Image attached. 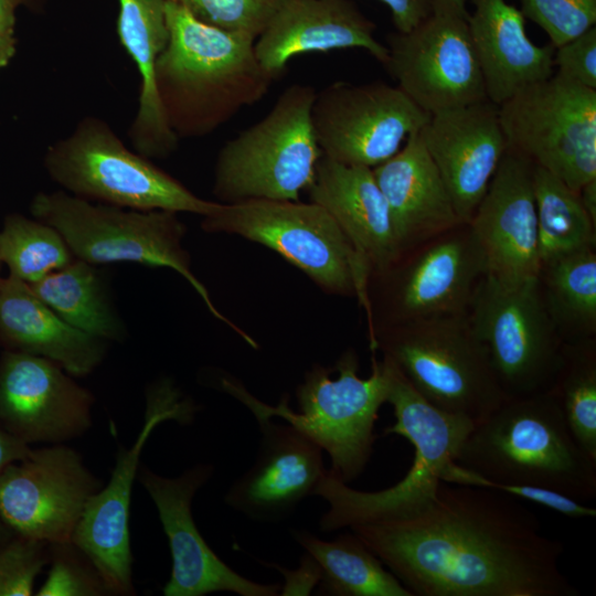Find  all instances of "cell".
<instances>
[{
  "label": "cell",
  "instance_id": "f6af8a7d",
  "mask_svg": "<svg viewBox=\"0 0 596 596\" xmlns=\"http://www.w3.org/2000/svg\"><path fill=\"white\" fill-rule=\"evenodd\" d=\"M578 195L588 216L596 224V179L585 183L579 189Z\"/></svg>",
  "mask_w": 596,
  "mask_h": 596
},
{
  "label": "cell",
  "instance_id": "ffe728a7",
  "mask_svg": "<svg viewBox=\"0 0 596 596\" xmlns=\"http://www.w3.org/2000/svg\"><path fill=\"white\" fill-rule=\"evenodd\" d=\"M533 163L507 148L469 225L487 262V274L517 286L540 270Z\"/></svg>",
  "mask_w": 596,
  "mask_h": 596
},
{
  "label": "cell",
  "instance_id": "30bf717a",
  "mask_svg": "<svg viewBox=\"0 0 596 596\" xmlns=\"http://www.w3.org/2000/svg\"><path fill=\"white\" fill-rule=\"evenodd\" d=\"M316 93L307 84L288 86L260 120L223 145L213 182L220 203L299 201L322 156L311 124Z\"/></svg>",
  "mask_w": 596,
  "mask_h": 596
},
{
  "label": "cell",
  "instance_id": "9c48e42d",
  "mask_svg": "<svg viewBox=\"0 0 596 596\" xmlns=\"http://www.w3.org/2000/svg\"><path fill=\"white\" fill-rule=\"evenodd\" d=\"M210 233L236 234L287 259L324 290L355 295L370 318L372 270L333 217L315 202L249 199L203 216Z\"/></svg>",
  "mask_w": 596,
  "mask_h": 596
},
{
  "label": "cell",
  "instance_id": "b9f144b4",
  "mask_svg": "<svg viewBox=\"0 0 596 596\" xmlns=\"http://www.w3.org/2000/svg\"><path fill=\"white\" fill-rule=\"evenodd\" d=\"M299 570L289 571L276 564H267L277 568L285 576V585L281 587V595H308L313 586L320 581V568L313 558L306 552L302 555Z\"/></svg>",
  "mask_w": 596,
  "mask_h": 596
},
{
  "label": "cell",
  "instance_id": "cb8c5ba5",
  "mask_svg": "<svg viewBox=\"0 0 596 596\" xmlns=\"http://www.w3.org/2000/svg\"><path fill=\"white\" fill-rule=\"evenodd\" d=\"M307 191L310 201L333 217L372 275L385 270L398 258L402 252L389 205L371 168L343 164L321 156Z\"/></svg>",
  "mask_w": 596,
  "mask_h": 596
},
{
  "label": "cell",
  "instance_id": "484cf974",
  "mask_svg": "<svg viewBox=\"0 0 596 596\" xmlns=\"http://www.w3.org/2000/svg\"><path fill=\"white\" fill-rule=\"evenodd\" d=\"M0 347L45 358L78 377L103 362L108 342L68 324L28 284L8 274L0 284Z\"/></svg>",
  "mask_w": 596,
  "mask_h": 596
},
{
  "label": "cell",
  "instance_id": "7a4b0ae2",
  "mask_svg": "<svg viewBox=\"0 0 596 596\" xmlns=\"http://www.w3.org/2000/svg\"><path fill=\"white\" fill-rule=\"evenodd\" d=\"M166 17L169 40L155 65V85L179 140L211 135L277 79L258 61L251 35L203 23L167 0Z\"/></svg>",
  "mask_w": 596,
  "mask_h": 596
},
{
  "label": "cell",
  "instance_id": "ba28073f",
  "mask_svg": "<svg viewBox=\"0 0 596 596\" xmlns=\"http://www.w3.org/2000/svg\"><path fill=\"white\" fill-rule=\"evenodd\" d=\"M43 164L62 190L92 202L201 216L220 205L195 195L148 158L128 149L96 116L83 117L67 136L51 143Z\"/></svg>",
  "mask_w": 596,
  "mask_h": 596
},
{
  "label": "cell",
  "instance_id": "bcb514c9",
  "mask_svg": "<svg viewBox=\"0 0 596 596\" xmlns=\"http://www.w3.org/2000/svg\"><path fill=\"white\" fill-rule=\"evenodd\" d=\"M467 2L468 0H433V11L468 18Z\"/></svg>",
  "mask_w": 596,
  "mask_h": 596
},
{
  "label": "cell",
  "instance_id": "d590c367",
  "mask_svg": "<svg viewBox=\"0 0 596 596\" xmlns=\"http://www.w3.org/2000/svg\"><path fill=\"white\" fill-rule=\"evenodd\" d=\"M203 23L251 35L255 40L285 0H167Z\"/></svg>",
  "mask_w": 596,
  "mask_h": 596
},
{
  "label": "cell",
  "instance_id": "7dc6e473",
  "mask_svg": "<svg viewBox=\"0 0 596 596\" xmlns=\"http://www.w3.org/2000/svg\"><path fill=\"white\" fill-rule=\"evenodd\" d=\"M14 33L0 35V70L4 67L15 53Z\"/></svg>",
  "mask_w": 596,
  "mask_h": 596
},
{
  "label": "cell",
  "instance_id": "f907efd6",
  "mask_svg": "<svg viewBox=\"0 0 596 596\" xmlns=\"http://www.w3.org/2000/svg\"><path fill=\"white\" fill-rule=\"evenodd\" d=\"M1 267H2V264H1V262H0V284H1V280H2V278H3V277L1 276Z\"/></svg>",
  "mask_w": 596,
  "mask_h": 596
},
{
  "label": "cell",
  "instance_id": "74e56055",
  "mask_svg": "<svg viewBox=\"0 0 596 596\" xmlns=\"http://www.w3.org/2000/svg\"><path fill=\"white\" fill-rule=\"evenodd\" d=\"M521 12L544 30L554 46L596 25V0H521Z\"/></svg>",
  "mask_w": 596,
  "mask_h": 596
},
{
  "label": "cell",
  "instance_id": "f546056e",
  "mask_svg": "<svg viewBox=\"0 0 596 596\" xmlns=\"http://www.w3.org/2000/svg\"><path fill=\"white\" fill-rule=\"evenodd\" d=\"M294 539L320 568V594L333 596H413L352 531L331 541L307 530Z\"/></svg>",
  "mask_w": 596,
  "mask_h": 596
},
{
  "label": "cell",
  "instance_id": "8d00e7d4",
  "mask_svg": "<svg viewBox=\"0 0 596 596\" xmlns=\"http://www.w3.org/2000/svg\"><path fill=\"white\" fill-rule=\"evenodd\" d=\"M49 561V543L19 534L0 541V596L33 595L35 579Z\"/></svg>",
  "mask_w": 596,
  "mask_h": 596
},
{
  "label": "cell",
  "instance_id": "5b68a950",
  "mask_svg": "<svg viewBox=\"0 0 596 596\" xmlns=\"http://www.w3.org/2000/svg\"><path fill=\"white\" fill-rule=\"evenodd\" d=\"M359 361L349 350L331 370L313 365L297 386L299 412L288 407L287 398L277 406L263 404L243 387L230 380L223 387L243 402L254 415L280 417L291 424L330 458L328 472L337 480L349 483L355 480L369 464L376 439L374 425L389 392V365L383 358L372 356V372L368 377L358 375Z\"/></svg>",
  "mask_w": 596,
  "mask_h": 596
},
{
  "label": "cell",
  "instance_id": "ab89813d",
  "mask_svg": "<svg viewBox=\"0 0 596 596\" xmlns=\"http://www.w3.org/2000/svg\"><path fill=\"white\" fill-rule=\"evenodd\" d=\"M553 66L557 75L596 89V26L555 46Z\"/></svg>",
  "mask_w": 596,
  "mask_h": 596
},
{
  "label": "cell",
  "instance_id": "7bdbcfd3",
  "mask_svg": "<svg viewBox=\"0 0 596 596\" xmlns=\"http://www.w3.org/2000/svg\"><path fill=\"white\" fill-rule=\"evenodd\" d=\"M31 449L30 445L12 435L0 423V473L9 465L24 459Z\"/></svg>",
  "mask_w": 596,
  "mask_h": 596
},
{
  "label": "cell",
  "instance_id": "7402d4cb",
  "mask_svg": "<svg viewBox=\"0 0 596 596\" xmlns=\"http://www.w3.org/2000/svg\"><path fill=\"white\" fill-rule=\"evenodd\" d=\"M419 135L459 220L469 223L508 148L498 105L486 99L434 114Z\"/></svg>",
  "mask_w": 596,
  "mask_h": 596
},
{
  "label": "cell",
  "instance_id": "f35d334b",
  "mask_svg": "<svg viewBox=\"0 0 596 596\" xmlns=\"http://www.w3.org/2000/svg\"><path fill=\"white\" fill-rule=\"evenodd\" d=\"M441 480L456 485L476 486L502 491L520 500L540 504L572 519L596 517L595 508L558 491L535 486L491 481L460 467L455 461L445 470Z\"/></svg>",
  "mask_w": 596,
  "mask_h": 596
},
{
  "label": "cell",
  "instance_id": "4316f807",
  "mask_svg": "<svg viewBox=\"0 0 596 596\" xmlns=\"http://www.w3.org/2000/svg\"><path fill=\"white\" fill-rule=\"evenodd\" d=\"M470 1L467 24L489 100L500 105L521 87L553 75L555 46L530 40L521 10L505 0Z\"/></svg>",
  "mask_w": 596,
  "mask_h": 596
},
{
  "label": "cell",
  "instance_id": "83f0119b",
  "mask_svg": "<svg viewBox=\"0 0 596 596\" xmlns=\"http://www.w3.org/2000/svg\"><path fill=\"white\" fill-rule=\"evenodd\" d=\"M118 4L117 34L140 75L138 106L128 138L141 156L164 159L179 145L155 85V65L169 40L166 0H118Z\"/></svg>",
  "mask_w": 596,
  "mask_h": 596
},
{
  "label": "cell",
  "instance_id": "4dcf8cb0",
  "mask_svg": "<svg viewBox=\"0 0 596 596\" xmlns=\"http://www.w3.org/2000/svg\"><path fill=\"white\" fill-rule=\"evenodd\" d=\"M538 281L545 309L564 343L596 338V248L542 264Z\"/></svg>",
  "mask_w": 596,
  "mask_h": 596
},
{
  "label": "cell",
  "instance_id": "8fae6325",
  "mask_svg": "<svg viewBox=\"0 0 596 596\" xmlns=\"http://www.w3.org/2000/svg\"><path fill=\"white\" fill-rule=\"evenodd\" d=\"M498 109L509 148L576 192L596 179V89L553 73Z\"/></svg>",
  "mask_w": 596,
  "mask_h": 596
},
{
  "label": "cell",
  "instance_id": "d6986e66",
  "mask_svg": "<svg viewBox=\"0 0 596 596\" xmlns=\"http://www.w3.org/2000/svg\"><path fill=\"white\" fill-rule=\"evenodd\" d=\"M57 363L3 350L0 423L25 444H62L92 426L94 395Z\"/></svg>",
  "mask_w": 596,
  "mask_h": 596
},
{
  "label": "cell",
  "instance_id": "e575fe53",
  "mask_svg": "<svg viewBox=\"0 0 596 596\" xmlns=\"http://www.w3.org/2000/svg\"><path fill=\"white\" fill-rule=\"evenodd\" d=\"M49 564L38 596L113 595L93 562L72 541L50 544Z\"/></svg>",
  "mask_w": 596,
  "mask_h": 596
},
{
  "label": "cell",
  "instance_id": "8992f818",
  "mask_svg": "<svg viewBox=\"0 0 596 596\" xmlns=\"http://www.w3.org/2000/svg\"><path fill=\"white\" fill-rule=\"evenodd\" d=\"M370 348L380 350L428 403L475 424L507 397L467 312L376 328Z\"/></svg>",
  "mask_w": 596,
  "mask_h": 596
},
{
  "label": "cell",
  "instance_id": "44dd1931",
  "mask_svg": "<svg viewBox=\"0 0 596 596\" xmlns=\"http://www.w3.org/2000/svg\"><path fill=\"white\" fill-rule=\"evenodd\" d=\"M260 440L254 464L228 488L225 503L257 522H281L313 496L326 473L322 449L291 424L254 415Z\"/></svg>",
  "mask_w": 596,
  "mask_h": 596
},
{
  "label": "cell",
  "instance_id": "52a82bcc",
  "mask_svg": "<svg viewBox=\"0 0 596 596\" xmlns=\"http://www.w3.org/2000/svg\"><path fill=\"white\" fill-rule=\"evenodd\" d=\"M30 213L57 230L75 258L97 266L130 263L173 269L193 287L216 319L253 344L217 310L207 289L194 276L190 255L183 247L185 225L177 212L125 209L57 190L38 192L30 203Z\"/></svg>",
  "mask_w": 596,
  "mask_h": 596
},
{
  "label": "cell",
  "instance_id": "60d3db41",
  "mask_svg": "<svg viewBox=\"0 0 596 596\" xmlns=\"http://www.w3.org/2000/svg\"><path fill=\"white\" fill-rule=\"evenodd\" d=\"M391 12L397 32H407L433 12V0H379Z\"/></svg>",
  "mask_w": 596,
  "mask_h": 596
},
{
  "label": "cell",
  "instance_id": "ac0fdd59",
  "mask_svg": "<svg viewBox=\"0 0 596 596\" xmlns=\"http://www.w3.org/2000/svg\"><path fill=\"white\" fill-rule=\"evenodd\" d=\"M214 467L198 464L177 477H162L139 466L138 480L153 501L168 539L172 566L164 596H203L231 592L241 596H276L279 584L248 579L226 563L201 535L192 514V501L212 477Z\"/></svg>",
  "mask_w": 596,
  "mask_h": 596
},
{
  "label": "cell",
  "instance_id": "d6a6232c",
  "mask_svg": "<svg viewBox=\"0 0 596 596\" xmlns=\"http://www.w3.org/2000/svg\"><path fill=\"white\" fill-rule=\"evenodd\" d=\"M550 390L575 440L596 460V338L563 344Z\"/></svg>",
  "mask_w": 596,
  "mask_h": 596
},
{
  "label": "cell",
  "instance_id": "e0dca14e",
  "mask_svg": "<svg viewBox=\"0 0 596 596\" xmlns=\"http://www.w3.org/2000/svg\"><path fill=\"white\" fill-rule=\"evenodd\" d=\"M100 488L75 449L63 444L31 449L0 473V517L15 534L49 544L70 542Z\"/></svg>",
  "mask_w": 596,
  "mask_h": 596
},
{
  "label": "cell",
  "instance_id": "603a6c76",
  "mask_svg": "<svg viewBox=\"0 0 596 596\" xmlns=\"http://www.w3.org/2000/svg\"><path fill=\"white\" fill-rule=\"evenodd\" d=\"M376 25L352 0H285L254 50L260 64L279 78L296 55L363 49L382 65L387 47L374 35Z\"/></svg>",
  "mask_w": 596,
  "mask_h": 596
},
{
  "label": "cell",
  "instance_id": "836d02e7",
  "mask_svg": "<svg viewBox=\"0 0 596 596\" xmlns=\"http://www.w3.org/2000/svg\"><path fill=\"white\" fill-rule=\"evenodd\" d=\"M75 259L57 230L23 214H8L0 228V262L9 275L38 283Z\"/></svg>",
  "mask_w": 596,
  "mask_h": 596
},
{
  "label": "cell",
  "instance_id": "ee69618b",
  "mask_svg": "<svg viewBox=\"0 0 596 596\" xmlns=\"http://www.w3.org/2000/svg\"><path fill=\"white\" fill-rule=\"evenodd\" d=\"M18 7L14 0H0V35L14 33L15 9Z\"/></svg>",
  "mask_w": 596,
  "mask_h": 596
},
{
  "label": "cell",
  "instance_id": "681fc988",
  "mask_svg": "<svg viewBox=\"0 0 596 596\" xmlns=\"http://www.w3.org/2000/svg\"><path fill=\"white\" fill-rule=\"evenodd\" d=\"M13 534L15 533L6 524V522L0 517V541L10 538Z\"/></svg>",
  "mask_w": 596,
  "mask_h": 596
},
{
  "label": "cell",
  "instance_id": "2e32d148",
  "mask_svg": "<svg viewBox=\"0 0 596 596\" xmlns=\"http://www.w3.org/2000/svg\"><path fill=\"white\" fill-rule=\"evenodd\" d=\"M194 407L181 400L168 383L153 387L147 395L141 430L130 448L120 447L111 477L88 500L72 536L93 562L113 595H131L132 554L129 515L132 485L140 466V455L151 432L168 419L187 424Z\"/></svg>",
  "mask_w": 596,
  "mask_h": 596
},
{
  "label": "cell",
  "instance_id": "277c9868",
  "mask_svg": "<svg viewBox=\"0 0 596 596\" xmlns=\"http://www.w3.org/2000/svg\"><path fill=\"white\" fill-rule=\"evenodd\" d=\"M383 358L390 375L386 403L392 405L395 417V423L383 433L403 436L413 445V464L397 483L370 492L351 488L327 469L313 493L328 502L329 508L319 520L320 530L327 533L356 523L397 518L415 508L436 489L475 425L467 417L428 403Z\"/></svg>",
  "mask_w": 596,
  "mask_h": 596
},
{
  "label": "cell",
  "instance_id": "6da1fadb",
  "mask_svg": "<svg viewBox=\"0 0 596 596\" xmlns=\"http://www.w3.org/2000/svg\"><path fill=\"white\" fill-rule=\"evenodd\" d=\"M349 529L413 596H578L563 544L520 499L439 481L407 513Z\"/></svg>",
  "mask_w": 596,
  "mask_h": 596
},
{
  "label": "cell",
  "instance_id": "7c38bea8",
  "mask_svg": "<svg viewBox=\"0 0 596 596\" xmlns=\"http://www.w3.org/2000/svg\"><path fill=\"white\" fill-rule=\"evenodd\" d=\"M467 315L488 349L507 397L551 387L564 342L545 309L538 276L505 286L486 274L473 291Z\"/></svg>",
  "mask_w": 596,
  "mask_h": 596
},
{
  "label": "cell",
  "instance_id": "4fadbf2b",
  "mask_svg": "<svg viewBox=\"0 0 596 596\" xmlns=\"http://www.w3.org/2000/svg\"><path fill=\"white\" fill-rule=\"evenodd\" d=\"M432 115L396 85L334 82L316 93L311 124L323 157L375 168L393 157Z\"/></svg>",
  "mask_w": 596,
  "mask_h": 596
},
{
  "label": "cell",
  "instance_id": "c3c4849f",
  "mask_svg": "<svg viewBox=\"0 0 596 596\" xmlns=\"http://www.w3.org/2000/svg\"><path fill=\"white\" fill-rule=\"evenodd\" d=\"M18 6H23L33 11H40L45 4V0H14Z\"/></svg>",
  "mask_w": 596,
  "mask_h": 596
},
{
  "label": "cell",
  "instance_id": "1f68e13d",
  "mask_svg": "<svg viewBox=\"0 0 596 596\" xmlns=\"http://www.w3.org/2000/svg\"><path fill=\"white\" fill-rule=\"evenodd\" d=\"M540 266L588 248H596V224L585 211L578 192L533 166Z\"/></svg>",
  "mask_w": 596,
  "mask_h": 596
},
{
  "label": "cell",
  "instance_id": "f1b7e54d",
  "mask_svg": "<svg viewBox=\"0 0 596 596\" xmlns=\"http://www.w3.org/2000/svg\"><path fill=\"white\" fill-rule=\"evenodd\" d=\"M35 296L74 328L107 342L123 341L126 326L97 266L75 258L32 285Z\"/></svg>",
  "mask_w": 596,
  "mask_h": 596
},
{
  "label": "cell",
  "instance_id": "d4e9b609",
  "mask_svg": "<svg viewBox=\"0 0 596 596\" xmlns=\"http://www.w3.org/2000/svg\"><path fill=\"white\" fill-rule=\"evenodd\" d=\"M419 131L372 169L389 205L401 252L462 223Z\"/></svg>",
  "mask_w": 596,
  "mask_h": 596
},
{
  "label": "cell",
  "instance_id": "9a60e30c",
  "mask_svg": "<svg viewBox=\"0 0 596 596\" xmlns=\"http://www.w3.org/2000/svg\"><path fill=\"white\" fill-rule=\"evenodd\" d=\"M386 47L383 66L429 115L488 99L467 18L433 11L409 31L389 33Z\"/></svg>",
  "mask_w": 596,
  "mask_h": 596
},
{
  "label": "cell",
  "instance_id": "5bb4252c",
  "mask_svg": "<svg viewBox=\"0 0 596 596\" xmlns=\"http://www.w3.org/2000/svg\"><path fill=\"white\" fill-rule=\"evenodd\" d=\"M487 272L483 252L468 223L402 252L385 270L372 275L382 284L383 327L467 312Z\"/></svg>",
  "mask_w": 596,
  "mask_h": 596
},
{
  "label": "cell",
  "instance_id": "3957f363",
  "mask_svg": "<svg viewBox=\"0 0 596 596\" xmlns=\"http://www.w3.org/2000/svg\"><path fill=\"white\" fill-rule=\"evenodd\" d=\"M455 462L491 481L547 488L581 502L596 497V460L575 440L550 389L505 397L473 425Z\"/></svg>",
  "mask_w": 596,
  "mask_h": 596
}]
</instances>
